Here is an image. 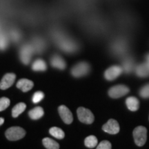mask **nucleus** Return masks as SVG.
Listing matches in <instances>:
<instances>
[{
  "instance_id": "4be33fe9",
  "label": "nucleus",
  "mask_w": 149,
  "mask_h": 149,
  "mask_svg": "<svg viewBox=\"0 0 149 149\" xmlns=\"http://www.w3.org/2000/svg\"><path fill=\"white\" fill-rule=\"evenodd\" d=\"M10 101L8 98L5 97L0 98V112L6 109L10 106Z\"/></svg>"
},
{
  "instance_id": "dca6fc26",
  "label": "nucleus",
  "mask_w": 149,
  "mask_h": 149,
  "mask_svg": "<svg viewBox=\"0 0 149 149\" xmlns=\"http://www.w3.org/2000/svg\"><path fill=\"white\" fill-rule=\"evenodd\" d=\"M46 68L47 66L46 62L41 59L35 60L32 65V69L35 71H45Z\"/></svg>"
},
{
  "instance_id": "6ab92c4d",
  "label": "nucleus",
  "mask_w": 149,
  "mask_h": 149,
  "mask_svg": "<svg viewBox=\"0 0 149 149\" xmlns=\"http://www.w3.org/2000/svg\"><path fill=\"white\" fill-rule=\"evenodd\" d=\"M42 143L46 148L48 149H58L59 148V145L57 142L54 141L49 137H46L43 139Z\"/></svg>"
},
{
  "instance_id": "aec40b11",
  "label": "nucleus",
  "mask_w": 149,
  "mask_h": 149,
  "mask_svg": "<svg viewBox=\"0 0 149 149\" xmlns=\"http://www.w3.org/2000/svg\"><path fill=\"white\" fill-rule=\"evenodd\" d=\"M49 133L51 134L52 136H53L55 138L59 139H62L64 138L65 137V133L61 128L58 127H52L50 128L49 130Z\"/></svg>"
},
{
  "instance_id": "ddd939ff",
  "label": "nucleus",
  "mask_w": 149,
  "mask_h": 149,
  "mask_svg": "<svg viewBox=\"0 0 149 149\" xmlns=\"http://www.w3.org/2000/svg\"><path fill=\"white\" fill-rule=\"evenodd\" d=\"M136 73L137 75L141 77H145L149 76V63L146 62L144 64H139L136 68Z\"/></svg>"
},
{
  "instance_id": "2eb2a0df",
  "label": "nucleus",
  "mask_w": 149,
  "mask_h": 149,
  "mask_svg": "<svg viewBox=\"0 0 149 149\" xmlns=\"http://www.w3.org/2000/svg\"><path fill=\"white\" fill-rule=\"evenodd\" d=\"M29 117L32 120H37L42 118L44 115V109L40 107H37L29 112Z\"/></svg>"
},
{
  "instance_id": "6e6552de",
  "label": "nucleus",
  "mask_w": 149,
  "mask_h": 149,
  "mask_svg": "<svg viewBox=\"0 0 149 149\" xmlns=\"http://www.w3.org/2000/svg\"><path fill=\"white\" fill-rule=\"evenodd\" d=\"M59 114L60 115L61 118L62 119L63 122L66 124H70L73 120V116L72 113L67 108L66 106L61 105L58 108Z\"/></svg>"
},
{
  "instance_id": "0eeeda50",
  "label": "nucleus",
  "mask_w": 149,
  "mask_h": 149,
  "mask_svg": "<svg viewBox=\"0 0 149 149\" xmlns=\"http://www.w3.org/2000/svg\"><path fill=\"white\" fill-rule=\"evenodd\" d=\"M123 71V68L119 66H113L106 70L104 72V77L107 80L112 81L116 79L120 75Z\"/></svg>"
},
{
  "instance_id": "f257e3e1",
  "label": "nucleus",
  "mask_w": 149,
  "mask_h": 149,
  "mask_svg": "<svg viewBox=\"0 0 149 149\" xmlns=\"http://www.w3.org/2000/svg\"><path fill=\"white\" fill-rule=\"evenodd\" d=\"M6 138L10 141H17L21 139L26 135V131L24 128L19 126H13L6 130L5 132Z\"/></svg>"
},
{
  "instance_id": "9b49d317",
  "label": "nucleus",
  "mask_w": 149,
  "mask_h": 149,
  "mask_svg": "<svg viewBox=\"0 0 149 149\" xmlns=\"http://www.w3.org/2000/svg\"><path fill=\"white\" fill-rule=\"evenodd\" d=\"M51 66L54 68L59 70H64L66 68V64L63 58L58 55H55L51 59Z\"/></svg>"
},
{
  "instance_id": "9d476101",
  "label": "nucleus",
  "mask_w": 149,
  "mask_h": 149,
  "mask_svg": "<svg viewBox=\"0 0 149 149\" xmlns=\"http://www.w3.org/2000/svg\"><path fill=\"white\" fill-rule=\"evenodd\" d=\"M16 79V75L14 73H7L3 76L0 81V89L6 90L13 84Z\"/></svg>"
},
{
  "instance_id": "20e7f679",
  "label": "nucleus",
  "mask_w": 149,
  "mask_h": 149,
  "mask_svg": "<svg viewBox=\"0 0 149 149\" xmlns=\"http://www.w3.org/2000/svg\"><path fill=\"white\" fill-rule=\"evenodd\" d=\"M77 117L81 122L86 124H91L94 122L95 117L90 110L84 107H79L77 111Z\"/></svg>"
},
{
  "instance_id": "bb28decb",
  "label": "nucleus",
  "mask_w": 149,
  "mask_h": 149,
  "mask_svg": "<svg viewBox=\"0 0 149 149\" xmlns=\"http://www.w3.org/2000/svg\"><path fill=\"white\" fill-rule=\"evenodd\" d=\"M4 122V119L3 117H0V126H1Z\"/></svg>"
},
{
  "instance_id": "f8f14e48",
  "label": "nucleus",
  "mask_w": 149,
  "mask_h": 149,
  "mask_svg": "<svg viewBox=\"0 0 149 149\" xmlns=\"http://www.w3.org/2000/svg\"><path fill=\"white\" fill-rule=\"evenodd\" d=\"M33 86H34V84H33V81L28 79H19L18 82L17 83V87L18 88L21 89L24 93L31 91L33 88Z\"/></svg>"
},
{
  "instance_id": "f03ea898",
  "label": "nucleus",
  "mask_w": 149,
  "mask_h": 149,
  "mask_svg": "<svg viewBox=\"0 0 149 149\" xmlns=\"http://www.w3.org/2000/svg\"><path fill=\"white\" fill-rule=\"evenodd\" d=\"M91 70V66L88 63L79 62L72 67L71 69V74L74 77H81L86 75Z\"/></svg>"
},
{
  "instance_id": "a211bd4d",
  "label": "nucleus",
  "mask_w": 149,
  "mask_h": 149,
  "mask_svg": "<svg viewBox=\"0 0 149 149\" xmlns=\"http://www.w3.org/2000/svg\"><path fill=\"white\" fill-rule=\"evenodd\" d=\"M134 61L133 59L130 57H127L123 61L122 63V68L127 73H129L133 70L134 68Z\"/></svg>"
},
{
  "instance_id": "393cba45",
  "label": "nucleus",
  "mask_w": 149,
  "mask_h": 149,
  "mask_svg": "<svg viewBox=\"0 0 149 149\" xmlns=\"http://www.w3.org/2000/svg\"><path fill=\"white\" fill-rule=\"evenodd\" d=\"M112 148L111 144L107 140H104L101 141L97 146V149H111Z\"/></svg>"
},
{
  "instance_id": "cd10ccee",
  "label": "nucleus",
  "mask_w": 149,
  "mask_h": 149,
  "mask_svg": "<svg viewBox=\"0 0 149 149\" xmlns=\"http://www.w3.org/2000/svg\"><path fill=\"white\" fill-rule=\"evenodd\" d=\"M146 59H147V62L149 63V54L148 55H147L146 56Z\"/></svg>"
},
{
  "instance_id": "7ed1b4c3",
  "label": "nucleus",
  "mask_w": 149,
  "mask_h": 149,
  "mask_svg": "<svg viewBox=\"0 0 149 149\" xmlns=\"http://www.w3.org/2000/svg\"><path fill=\"white\" fill-rule=\"evenodd\" d=\"M133 137L136 145L142 146L147 139V129L144 126H137L133 130Z\"/></svg>"
},
{
  "instance_id": "b1692460",
  "label": "nucleus",
  "mask_w": 149,
  "mask_h": 149,
  "mask_svg": "<svg viewBox=\"0 0 149 149\" xmlns=\"http://www.w3.org/2000/svg\"><path fill=\"white\" fill-rule=\"evenodd\" d=\"M139 95L144 98H149V84L145 85L139 91Z\"/></svg>"
},
{
  "instance_id": "423d86ee",
  "label": "nucleus",
  "mask_w": 149,
  "mask_h": 149,
  "mask_svg": "<svg viewBox=\"0 0 149 149\" xmlns=\"http://www.w3.org/2000/svg\"><path fill=\"white\" fill-rule=\"evenodd\" d=\"M102 129L106 133L115 135L120 132V125L116 120L113 119H110L104 125L102 126Z\"/></svg>"
},
{
  "instance_id": "39448f33",
  "label": "nucleus",
  "mask_w": 149,
  "mask_h": 149,
  "mask_svg": "<svg viewBox=\"0 0 149 149\" xmlns=\"http://www.w3.org/2000/svg\"><path fill=\"white\" fill-rule=\"evenodd\" d=\"M129 93V88L125 85H116L109 89V95L112 98L117 99L126 95Z\"/></svg>"
},
{
  "instance_id": "412c9836",
  "label": "nucleus",
  "mask_w": 149,
  "mask_h": 149,
  "mask_svg": "<svg viewBox=\"0 0 149 149\" xmlns=\"http://www.w3.org/2000/svg\"><path fill=\"white\" fill-rule=\"evenodd\" d=\"M97 139L95 136L90 135L85 139L84 144L85 146L89 148H95L97 145Z\"/></svg>"
},
{
  "instance_id": "f3484780",
  "label": "nucleus",
  "mask_w": 149,
  "mask_h": 149,
  "mask_svg": "<svg viewBox=\"0 0 149 149\" xmlns=\"http://www.w3.org/2000/svg\"><path fill=\"white\" fill-rule=\"evenodd\" d=\"M26 108V104L23 103V102H20V103L16 104V105L13 108L12 116L14 118L17 117L19 115H21L22 113L25 111Z\"/></svg>"
},
{
  "instance_id": "4468645a",
  "label": "nucleus",
  "mask_w": 149,
  "mask_h": 149,
  "mask_svg": "<svg viewBox=\"0 0 149 149\" xmlns=\"http://www.w3.org/2000/svg\"><path fill=\"white\" fill-rule=\"evenodd\" d=\"M126 104L128 109L131 111H137L139 107V100L135 97H129L126 99Z\"/></svg>"
},
{
  "instance_id": "5701e85b",
  "label": "nucleus",
  "mask_w": 149,
  "mask_h": 149,
  "mask_svg": "<svg viewBox=\"0 0 149 149\" xmlns=\"http://www.w3.org/2000/svg\"><path fill=\"white\" fill-rule=\"evenodd\" d=\"M44 97V93H42V91H37V92L35 93L33 95L32 101L34 104H37L39 102H40Z\"/></svg>"
},
{
  "instance_id": "a878e982",
  "label": "nucleus",
  "mask_w": 149,
  "mask_h": 149,
  "mask_svg": "<svg viewBox=\"0 0 149 149\" xmlns=\"http://www.w3.org/2000/svg\"><path fill=\"white\" fill-rule=\"evenodd\" d=\"M8 46V42L3 35H0V50H4Z\"/></svg>"
},
{
  "instance_id": "1a4fd4ad",
  "label": "nucleus",
  "mask_w": 149,
  "mask_h": 149,
  "mask_svg": "<svg viewBox=\"0 0 149 149\" xmlns=\"http://www.w3.org/2000/svg\"><path fill=\"white\" fill-rule=\"evenodd\" d=\"M33 48L29 45L23 46L20 50V59L24 64H29L33 55Z\"/></svg>"
}]
</instances>
